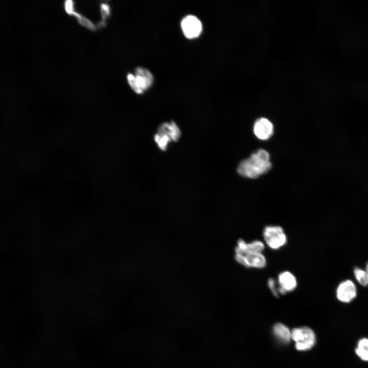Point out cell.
I'll return each instance as SVG.
<instances>
[{"label":"cell","instance_id":"cell-1","mask_svg":"<svg viewBox=\"0 0 368 368\" xmlns=\"http://www.w3.org/2000/svg\"><path fill=\"white\" fill-rule=\"evenodd\" d=\"M269 153L264 149H259L239 164L237 172L241 176L249 178H256L267 173L271 168Z\"/></svg>","mask_w":368,"mask_h":368},{"label":"cell","instance_id":"cell-2","mask_svg":"<svg viewBox=\"0 0 368 368\" xmlns=\"http://www.w3.org/2000/svg\"><path fill=\"white\" fill-rule=\"evenodd\" d=\"M128 83L131 89L140 94L149 88L153 82V76L148 69L138 66L134 73H128L127 75Z\"/></svg>","mask_w":368,"mask_h":368},{"label":"cell","instance_id":"cell-3","mask_svg":"<svg viewBox=\"0 0 368 368\" xmlns=\"http://www.w3.org/2000/svg\"><path fill=\"white\" fill-rule=\"evenodd\" d=\"M180 130L176 124L171 121L162 124L154 135V140L158 147L163 151L166 150L169 142L177 141L180 136Z\"/></svg>","mask_w":368,"mask_h":368},{"label":"cell","instance_id":"cell-4","mask_svg":"<svg viewBox=\"0 0 368 368\" xmlns=\"http://www.w3.org/2000/svg\"><path fill=\"white\" fill-rule=\"evenodd\" d=\"M291 339L295 342V348L298 351L310 349L315 343V335L309 327L294 328L291 332Z\"/></svg>","mask_w":368,"mask_h":368},{"label":"cell","instance_id":"cell-5","mask_svg":"<svg viewBox=\"0 0 368 368\" xmlns=\"http://www.w3.org/2000/svg\"><path fill=\"white\" fill-rule=\"evenodd\" d=\"M263 235L267 245L273 249L282 247L287 242L286 235L280 226H266L263 230Z\"/></svg>","mask_w":368,"mask_h":368},{"label":"cell","instance_id":"cell-6","mask_svg":"<svg viewBox=\"0 0 368 368\" xmlns=\"http://www.w3.org/2000/svg\"><path fill=\"white\" fill-rule=\"evenodd\" d=\"M236 261L247 268H262L266 264V260L262 252H250L235 253Z\"/></svg>","mask_w":368,"mask_h":368},{"label":"cell","instance_id":"cell-7","mask_svg":"<svg viewBox=\"0 0 368 368\" xmlns=\"http://www.w3.org/2000/svg\"><path fill=\"white\" fill-rule=\"evenodd\" d=\"M181 27L184 35L189 38L197 37L202 31L201 21L193 15H188L181 20Z\"/></svg>","mask_w":368,"mask_h":368},{"label":"cell","instance_id":"cell-8","mask_svg":"<svg viewBox=\"0 0 368 368\" xmlns=\"http://www.w3.org/2000/svg\"><path fill=\"white\" fill-rule=\"evenodd\" d=\"M357 295V289L354 283L350 280L341 282L336 289L337 299L341 302L349 303Z\"/></svg>","mask_w":368,"mask_h":368},{"label":"cell","instance_id":"cell-9","mask_svg":"<svg viewBox=\"0 0 368 368\" xmlns=\"http://www.w3.org/2000/svg\"><path fill=\"white\" fill-rule=\"evenodd\" d=\"M272 123L267 119L261 118L256 120L254 125L255 135L260 140H267L273 134Z\"/></svg>","mask_w":368,"mask_h":368},{"label":"cell","instance_id":"cell-10","mask_svg":"<svg viewBox=\"0 0 368 368\" xmlns=\"http://www.w3.org/2000/svg\"><path fill=\"white\" fill-rule=\"evenodd\" d=\"M278 282L279 285L278 291L279 293L282 294L294 290L297 285L296 280L294 275L287 271L279 274Z\"/></svg>","mask_w":368,"mask_h":368},{"label":"cell","instance_id":"cell-11","mask_svg":"<svg viewBox=\"0 0 368 368\" xmlns=\"http://www.w3.org/2000/svg\"><path fill=\"white\" fill-rule=\"evenodd\" d=\"M264 248V244L261 241L255 240L250 243H247L241 239L237 242L235 251V253L262 252Z\"/></svg>","mask_w":368,"mask_h":368},{"label":"cell","instance_id":"cell-12","mask_svg":"<svg viewBox=\"0 0 368 368\" xmlns=\"http://www.w3.org/2000/svg\"><path fill=\"white\" fill-rule=\"evenodd\" d=\"M273 332L279 339L284 342H288L291 339V332L282 324H276L273 327Z\"/></svg>","mask_w":368,"mask_h":368},{"label":"cell","instance_id":"cell-13","mask_svg":"<svg viewBox=\"0 0 368 368\" xmlns=\"http://www.w3.org/2000/svg\"><path fill=\"white\" fill-rule=\"evenodd\" d=\"M355 352L362 360L368 361V338H362L358 341Z\"/></svg>","mask_w":368,"mask_h":368},{"label":"cell","instance_id":"cell-14","mask_svg":"<svg viewBox=\"0 0 368 368\" xmlns=\"http://www.w3.org/2000/svg\"><path fill=\"white\" fill-rule=\"evenodd\" d=\"M70 15L74 16L77 19L78 23L86 28L91 31H95L97 30V27L89 19L76 12L75 10Z\"/></svg>","mask_w":368,"mask_h":368},{"label":"cell","instance_id":"cell-15","mask_svg":"<svg viewBox=\"0 0 368 368\" xmlns=\"http://www.w3.org/2000/svg\"><path fill=\"white\" fill-rule=\"evenodd\" d=\"M354 274L356 280L361 285L363 286L368 285V274L365 270L356 267L354 269Z\"/></svg>","mask_w":368,"mask_h":368},{"label":"cell","instance_id":"cell-16","mask_svg":"<svg viewBox=\"0 0 368 368\" xmlns=\"http://www.w3.org/2000/svg\"><path fill=\"white\" fill-rule=\"evenodd\" d=\"M100 13L102 20L97 25V29L102 28L106 26V20L110 14V8L107 4H101L100 5Z\"/></svg>","mask_w":368,"mask_h":368},{"label":"cell","instance_id":"cell-17","mask_svg":"<svg viewBox=\"0 0 368 368\" xmlns=\"http://www.w3.org/2000/svg\"><path fill=\"white\" fill-rule=\"evenodd\" d=\"M268 286L269 287L273 294L275 296H278L279 291L276 288L275 281L272 278H270L268 280Z\"/></svg>","mask_w":368,"mask_h":368},{"label":"cell","instance_id":"cell-18","mask_svg":"<svg viewBox=\"0 0 368 368\" xmlns=\"http://www.w3.org/2000/svg\"><path fill=\"white\" fill-rule=\"evenodd\" d=\"M64 5L66 12L68 15H71L72 12L75 10L73 1L71 0H67L65 1Z\"/></svg>","mask_w":368,"mask_h":368},{"label":"cell","instance_id":"cell-19","mask_svg":"<svg viewBox=\"0 0 368 368\" xmlns=\"http://www.w3.org/2000/svg\"><path fill=\"white\" fill-rule=\"evenodd\" d=\"M365 270L366 271V273L368 274V263H367V264L366 265V268H365Z\"/></svg>","mask_w":368,"mask_h":368}]
</instances>
